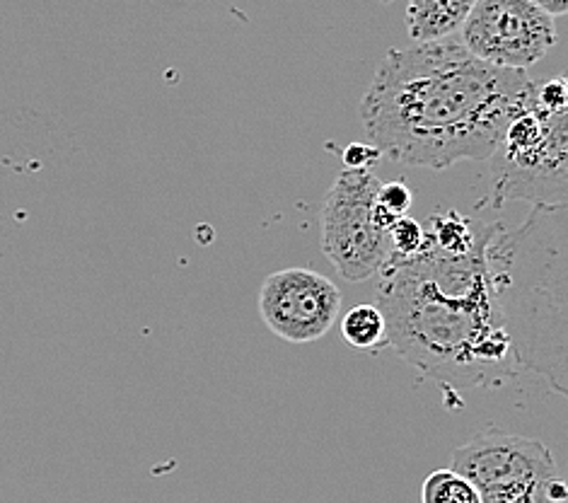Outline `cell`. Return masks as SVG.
<instances>
[{"instance_id":"cell-1","label":"cell","mask_w":568,"mask_h":503,"mask_svg":"<svg viewBox=\"0 0 568 503\" xmlns=\"http://www.w3.org/2000/svg\"><path fill=\"white\" fill-rule=\"evenodd\" d=\"M532 78L475 57L463 39L392 49L361 100L363 129L389 160L448 170L491 160Z\"/></svg>"},{"instance_id":"cell-2","label":"cell","mask_w":568,"mask_h":503,"mask_svg":"<svg viewBox=\"0 0 568 503\" xmlns=\"http://www.w3.org/2000/svg\"><path fill=\"white\" fill-rule=\"evenodd\" d=\"M489 240L448 254L426 238L414 256L389 254L375 274L389 346L453 390L496 388L513 375L510 363L518 365L486 262Z\"/></svg>"},{"instance_id":"cell-3","label":"cell","mask_w":568,"mask_h":503,"mask_svg":"<svg viewBox=\"0 0 568 503\" xmlns=\"http://www.w3.org/2000/svg\"><path fill=\"white\" fill-rule=\"evenodd\" d=\"M496 301L518 369L568 398V203H537L486 244Z\"/></svg>"},{"instance_id":"cell-4","label":"cell","mask_w":568,"mask_h":503,"mask_svg":"<svg viewBox=\"0 0 568 503\" xmlns=\"http://www.w3.org/2000/svg\"><path fill=\"white\" fill-rule=\"evenodd\" d=\"M489 201L568 203V68L532 80L491 158Z\"/></svg>"},{"instance_id":"cell-5","label":"cell","mask_w":568,"mask_h":503,"mask_svg":"<svg viewBox=\"0 0 568 503\" xmlns=\"http://www.w3.org/2000/svg\"><path fill=\"white\" fill-rule=\"evenodd\" d=\"M450 462L484 503H568L557 460L537 439L491 429L455 447Z\"/></svg>"},{"instance_id":"cell-6","label":"cell","mask_w":568,"mask_h":503,"mask_svg":"<svg viewBox=\"0 0 568 503\" xmlns=\"http://www.w3.org/2000/svg\"><path fill=\"white\" fill-rule=\"evenodd\" d=\"M381 187L373 170L346 168L324 199L322 252L351 283L375 276L389 256V233L375 223Z\"/></svg>"},{"instance_id":"cell-7","label":"cell","mask_w":568,"mask_h":503,"mask_svg":"<svg viewBox=\"0 0 568 503\" xmlns=\"http://www.w3.org/2000/svg\"><path fill=\"white\" fill-rule=\"evenodd\" d=\"M459 32L481 61L518 71L542 61L559 42L554 18L532 0H477Z\"/></svg>"},{"instance_id":"cell-8","label":"cell","mask_w":568,"mask_h":503,"mask_svg":"<svg viewBox=\"0 0 568 503\" xmlns=\"http://www.w3.org/2000/svg\"><path fill=\"white\" fill-rule=\"evenodd\" d=\"M342 312V291L313 269H281L260 289V315L288 344H313L329 334Z\"/></svg>"},{"instance_id":"cell-9","label":"cell","mask_w":568,"mask_h":503,"mask_svg":"<svg viewBox=\"0 0 568 503\" xmlns=\"http://www.w3.org/2000/svg\"><path fill=\"white\" fill-rule=\"evenodd\" d=\"M477 0H409L407 32L412 42H433L463 30Z\"/></svg>"},{"instance_id":"cell-10","label":"cell","mask_w":568,"mask_h":503,"mask_svg":"<svg viewBox=\"0 0 568 503\" xmlns=\"http://www.w3.org/2000/svg\"><path fill=\"white\" fill-rule=\"evenodd\" d=\"M494 225H484L469 215L459 211H445L430 215L426 238L430 244H436L438 250L448 254H467L477 250L481 242H486L494 233Z\"/></svg>"},{"instance_id":"cell-11","label":"cell","mask_w":568,"mask_h":503,"mask_svg":"<svg viewBox=\"0 0 568 503\" xmlns=\"http://www.w3.org/2000/svg\"><path fill=\"white\" fill-rule=\"evenodd\" d=\"M344 342L356 351H381L389 346L385 312L371 303L351 308L342 320Z\"/></svg>"},{"instance_id":"cell-12","label":"cell","mask_w":568,"mask_h":503,"mask_svg":"<svg viewBox=\"0 0 568 503\" xmlns=\"http://www.w3.org/2000/svg\"><path fill=\"white\" fill-rule=\"evenodd\" d=\"M424 503H484L477 486L457 470H438L426 477L422 489Z\"/></svg>"},{"instance_id":"cell-13","label":"cell","mask_w":568,"mask_h":503,"mask_svg":"<svg viewBox=\"0 0 568 503\" xmlns=\"http://www.w3.org/2000/svg\"><path fill=\"white\" fill-rule=\"evenodd\" d=\"M424 242H426V228L418 221L409 219V215H402V219L389 230V254L395 256H414L424 248Z\"/></svg>"},{"instance_id":"cell-14","label":"cell","mask_w":568,"mask_h":503,"mask_svg":"<svg viewBox=\"0 0 568 503\" xmlns=\"http://www.w3.org/2000/svg\"><path fill=\"white\" fill-rule=\"evenodd\" d=\"M377 203H383L389 213H395L397 219H402V215H407L409 209L414 207V192L404 182H387L381 187Z\"/></svg>"},{"instance_id":"cell-15","label":"cell","mask_w":568,"mask_h":503,"mask_svg":"<svg viewBox=\"0 0 568 503\" xmlns=\"http://www.w3.org/2000/svg\"><path fill=\"white\" fill-rule=\"evenodd\" d=\"M381 155V148H375L373 143H351L344 151V162L351 170H373Z\"/></svg>"},{"instance_id":"cell-16","label":"cell","mask_w":568,"mask_h":503,"mask_svg":"<svg viewBox=\"0 0 568 503\" xmlns=\"http://www.w3.org/2000/svg\"><path fill=\"white\" fill-rule=\"evenodd\" d=\"M532 3L537 8H542L551 18L568 16V0H532Z\"/></svg>"},{"instance_id":"cell-17","label":"cell","mask_w":568,"mask_h":503,"mask_svg":"<svg viewBox=\"0 0 568 503\" xmlns=\"http://www.w3.org/2000/svg\"><path fill=\"white\" fill-rule=\"evenodd\" d=\"M383 3H392V0H383Z\"/></svg>"}]
</instances>
